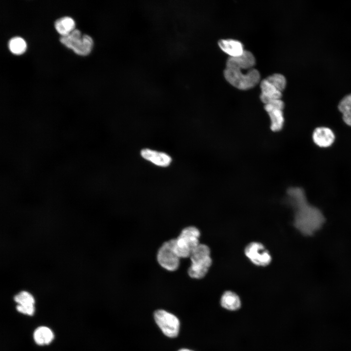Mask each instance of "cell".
Listing matches in <instances>:
<instances>
[{"label":"cell","mask_w":351,"mask_h":351,"mask_svg":"<svg viewBox=\"0 0 351 351\" xmlns=\"http://www.w3.org/2000/svg\"><path fill=\"white\" fill-rule=\"evenodd\" d=\"M10 51L14 54L20 55L26 49V43L25 40L19 37L12 38L8 42Z\"/></svg>","instance_id":"19"},{"label":"cell","mask_w":351,"mask_h":351,"mask_svg":"<svg viewBox=\"0 0 351 351\" xmlns=\"http://www.w3.org/2000/svg\"><path fill=\"white\" fill-rule=\"evenodd\" d=\"M261 93L260 98L264 104L276 99H281L282 92L269 81L266 78L260 82Z\"/></svg>","instance_id":"13"},{"label":"cell","mask_w":351,"mask_h":351,"mask_svg":"<svg viewBox=\"0 0 351 351\" xmlns=\"http://www.w3.org/2000/svg\"><path fill=\"white\" fill-rule=\"evenodd\" d=\"M155 320L167 336L176 337L179 333L180 323L177 317L173 314L163 310H158L154 313Z\"/></svg>","instance_id":"7"},{"label":"cell","mask_w":351,"mask_h":351,"mask_svg":"<svg viewBox=\"0 0 351 351\" xmlns=\"http://www.w3.org/2000/svg\"><path fill=\"white\" fill-rule=\"evenodd\" d=\"M178 351H192V350H191L189 349H181Z\"/></svg>","instance_id":"21"},{"label":"cell","mask_w":351,"mask_h":351,"mask_svg":"<svg viewBox=\"0 0 351 351\" xmlns=\"http://www.w3.org/2000/svg\"><path fill=\"white\" fill-rule=\"evenodd\" d=\"M14 301L17 303V310L23 314L32 316L35 312V299L29 292L21 291L14 297Z\"/></svg>","instance_id":"10"},{"label":"cell","mask_w":351,"mask_h":351,"mask_svg":"<svg viewBox=\"0 0 351 351\" xmlns=\"http://www.w3.org/2000/svg\"><path fill=\"white\" fill-rule=\"evenodd\" d=\"M199 230L195 226L184 228L174 239L175 249L180 258L190 257L193 250L200 244Z\"/></svg>","instance_id":"4"},{"label":"cell","mask_w":351,"mask_h":351,"mask_svg":"<svg viewBox=\"0 0 351 351\" xmlns=\"http://www.w3.org/2000/svg\"><path fill=\"white\" fill-rule=\"evenodd\" d=\"M266 78L281 92L286 87V79L282 74H273L269 76Z\"/></svg>","instance_id":"20"},{"label":"cell","mask_w":351,"mask_h":351,"mask_svg":"<svg viewBox=\"0 0 351 351\" xmlns=\"http://www.w3.org/2000/svg\"><path fill=\"white\" fill-rule=\"evenodd\" d=\"M180 259L175 249L174 239L163 243L156 254L159 265L169 272H174L178 269Z\"/></svg>","instance_id":"6"},{"label":"cell","mask_w":351,"mask_h":351,"mask_svg":"<svg viewBox=\"0 0 351 351\" xmlns=\"http://www.w3.org/2000/svg\"><path fill=\"white\" fill-rule=\"evenodd\" d=\"M59 40L66 47L80 56L88 55L93 47L92 38L87 35H82L78 29H74L67 35L61 36Z\"/></svg>","instance_id":"5"},{"label":"cell","mask_w":351,"mask_h":351,"mask_svg":"<svg viewBox=\"0 0 351 351\" xmlns=\"http://www.w3.org/2000/svg\"><path fill=\"white\" fill-rule=\"evenodd\" d=\"M314 143L321 148H327L331 146L335 140V135L329 128L319 127L316 128L312 135Z\"/></svg>","instance_id":"11"},{"label":"cell","mask_w":351,"mask_h":351,"mask_svg":"<svg viewBox=\"0 0 351 351\" xmlns=\"http://www.w3.org/2000/svg\"><path fill=\"white\" fill-rule=\"evenodd\" d=\"M191 264L188 270L189 276L194 279L203 278L208 273L212 263L209 247L199 244L190 256Z\"/></svg>","instance_id":"3"},{"label":"cell","mask_w":351,"mask_h":351,"mask_svg":"<svg viewBox=\"0 0 351 351\" xmlns=\"http://www.w3.org/2000/svg\"><path fill=\"white\" fill-rule=\"evenodd\" d=\"M220 303L221 307L230 311H236L241 306L239 296L231 291H225L221 296Z\"/></svg>","instance_id":"15"},{"label":"cell","mask_w":351,"mask_h":351,"mask_svg":"<svg viewBox=\"0 0 351 351\" xmlns=\"http://www.w3.org/2000/svg\"><path fill=\"white\" fill-rule=\"evenodd\" d=\"M244 253L246 256L254 265L266 266L272 261V256L264 246L257 242H252L245 247Z\"/></svg>","instance_id":"8"},{"label":"cell","mask_w":351,"mask_h":351,"mask_svg":"<svg viewBox=\"0 0 351 351\" xmlns=\"http://www.w3.org/2000/svg\"><path fill=\"white\" fill-rule=\"evenodd\" d=\"M218 44L222 51L231 57L240 56L245 50L243 44L234 39H221L218 41Z\"/></svg>","instance_id":"14"},{"label":"cell","mask_w":351,"mask_h":351,"mask_svg":"<svg viewBox=\"0 0 351 351\" xmlns=\"http://www.w3.org/2000/svg\"><path fill=\"white\" fill-rule=\"evenodd\" d=\"M338 108L344 122L351 126V94L345 96L340 101Z\"/></svg>","instance_id":"18"},{"label":"cell","mask_w":351,"mask_h":351,"mask_svg":"<svg viewBox=\"0 0 351 351\" xmlns=\"http://www.w3.org/2000/svg\"><path fill=\"white\" fill-rule=\"evenodd\" d=\"M33 338L36 343L42 346L48 345L54 338V334L52 331L46 326L38 327L33 333Z\"/></svg>","instance_id":"16"},{"label":"cell","mask_w":351,"mask_h":351,"mask_svg":"<svg viewBox=\"0 0 351 351\" xmlns=\"http://www.w3.org/2000/svg\"><path fill=\"white\" fill-rule=\"evenodd\" d=\"M288 203L294 210L293 224L305 236H311L319 230L325 222L321 211L308 202L303 189L292 187L287 191Z\"/></svg>","instance_id":"1"},{"label":"cell","mask_w":351,"mask_h":351,"mask_svg":"<svg viewBox=\"0 0 351 351\" xmlns=\"http://www.w3.org/2000/svg\"><path fill=\"white\" fill-rule=\"evenodd\" d=\"M226 79L236 88L246 90L255 86L260 81L259 71L249 63L229 57L224 70Z\"/></svg>","instance_id":"2"},{"label":"cell","mask_w":351,"mask_h":351,"mask_svg":"<svg viewBox=\"0 0 351 351\" xmlns=\"http://www.w3.org/2000/svg\"><path fill=\"white\" fill-rule=\"evenodd\" d=\"M75 23L73 19L69 17L60 18L55 22V27L57 31L64 36L70 33L75 29Z\"/></svg>","instance_id":"17"},{"label":"cell","mask_w":351,"mask_h":351,"mask_svg":"<svg viewBox=\"0 0 351 351\" xmlns=\"http://www.w3.org/2000/svg\"><path fill=\"white\" fill-rule=\"evenodd\" d=\"M284 103L281 99L272 100L265 104V109L271 120V128L273 131H279L284 125Z\"/></svg>","instance_id":"9"},{"label":"cell","mask_w":351,"mask_h":351,"mask_svg":"<svg viewBox=\"0 0 351 351\" xmlns=\"http://www.w3.org/2000/svg\"><path fill=\"white\" fill-rule=\"evenodd\" d=\"M141 155L145 159L159 166L167 167L172 161L171 157L167 154L148 149L142 150Z\"/></svg>","instance_id":"12"}]
</instances>
